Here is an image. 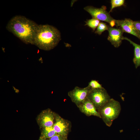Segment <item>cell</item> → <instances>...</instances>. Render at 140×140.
Segmentation results:
<instances>
[{
    "mask_svg": "<svg viewBox=\"0 0 140 140\" xmlns=\"http://www.w3.org/2000/svg\"><path fill=\"white\" fill-rule=\"evenodd\" d=\"M133 23L135 28L140 35V21H134Z\"/></svg>",
    "mask_w": 140,
    "mask_h": 140,
    "instance_id": "cell-19",
    "label": "cell"
},
{
    "mask_svg": "<svg viewBox=\"0 0 140 140\" xmlns=\"http://www.w3.org/2000/svg\"><path fill=\"white\" fill-rule=\"evenodd\" d=\"M133 21L129 18L121 20L115 19V25L121 29L123 32L130 33L140 39V35L134 26Z\"/></svg>",
    "mask_w": 140,
    "mask_h": 140,
    "instance_id": "cell-9",
    "label": "cell"
},
{
    "mask_svg": "<svg viewBox=\"0 0 140 140\" xmlns=\"http://www.w3.org/2000/svg\"><path fill=\"white\" fill-rule=\"evenodd\" d=\"M54 117V122L53 127L57 134L67 137L71 131V122L70 121L62 118L55 113Z\"/></svg>",
    "mask_w": 140,
    "mask_h": 140,
    "instance_id": "cell-5",
    "label": "cell"
},
{
    "mask_svg": "<svg viewBox=\"0 0 140 140\" xmlns=\"http://www.w3.org/2000/svg\"><path fill=\"white\" fill-rule=\"evenodd\" d=\"M38 140H49L48 139H45L40 137Z\"/></svg>",
    "mask_w": 140,
    "mask_h": 140,
    "instance_id": "cell-20",
    "label": "cell"
},
{
    "mask_svg": "<svg viewBox=\"0 0 140 140\" xmlns=\"http://www.w3.org/2000/svg\"><path fill=\"white\" fill-rule=\"evenodd\" d=\"M123 39L129 41L134 47V55L133 61L135 68H137L140 66V45L135 43L126 37H123Z\"/></svg>",
    "mask_w": 140,
    "mask_h": 140,
    "instance_id": "cell-12",
    "label": "cell"
},
{
    "mask_svg": "<svg viewBox=\"0 0 140 140\" xmlns=\"http://www.w3.org/2000/svg\"><path fill=\"white\" fill-rule=\"evenodd\" d=\"M92 89L88 85L83 88L76 86L68 92V95L72 101L77 106L87 97Z\"/></svg>",
    "mask_w": 140,
    "mask_h": 140,
    "instance_id": "cell-7",
    "label": "cell"
},
{
    "mask_svg": "<svg viewBox=\"0 0 140 140\" xmlns=\"http://www.w3.org/2000/svg\"><path fill=\"white\" fill-rule=\"evenodd\" d=\"M109 35L108 40L115 47H118L122 43L123 39L122 29L120 28H114L108 26Z\"/></svg>",
    "mask_w": 140,
    "mask_h": 140,
    "instance_id": "cell-10",
    "label": "cell"
},
{
    "mask_svg": "<svg viewBox=\"0 0 140 140\" xmlns=\"http://www.w3.org/2000/svg\"><path fill=\"white\" fill-rule=\"evenodd\" d=\"M38 25L25 16L16 15L9 20L6 28L24 43L33 45L34 37Z\"/></svg>",
    "mask_w": 140,
    "mask_h": 140,
    "instance_id": "cell-1",
    "label": "cell"
},
{
    "mask_svg": "<svg viewBox=\"0 0 140 140\" xmlns=\"http://www.w3.org/2000/svg\"><path fill=\"white\" fill-rule=\"evenodd\" d=\"M54 113L49 108L41 112L36 118L37 122L41 129L53 126L55 120Z\"/></svg>",
    "mask_w": 140,
    "mask_h": 140,
    "instance_id": "cell-8",
    "label": "cell"
},
{
    "mask_svg": "<svg viewBox=\"0 0 140 140\" xmlns=\"http://www.w3.org/2000/svg\"><path fill=\"white\" fill-rule=\"evenodd\" d=\"M108 26L106 25V24L104 22H101L100 23L97 27L95 33L100 35L105 31L108 30Z\"/></svg>",
    "mask_w": 140,
    "mask_h": 140,
    "instance_id": "cell-15",
    "label": "cell"
},
{
    "mask_svg": "<svg viewBox=\"0 0 140 140\" xmlns=\"http://www.w3.org/2000/svg\"><path fill=\"white\" fill-rule=\"evenodd\" d=\"M100 20L92 18L87 20L85 22L86 24L85 25H87L92 29L93 31L95 30L100 23Z\"/></svg>",
    "mask_w": 140,
    "mask_h": 140,
    "instance_id": "cell-14",
    "label": "cell"
},
{
    "mask_svg": "<svg viewBox=\"0 0 140 140\" xmlns=\"http://www.w3.org/2000/svg\"><path fill=\"white\" fill-rule=\"evenodd\" d=\"M61 39L59 31L48 24L39 25L34 37L33 45L46 51L53 49Z\"/></svg>",
    "mask_w": 140,
    "mask_h": 140,
    "instance_id": "cell-2",
    "label": "cell"
},
{
    "mask_svg": "<svg viewBox=\"0 0 140 140\" xmlns=\"http://www.w3.org/2000/svg\"><path fill=\"white\" fill-rule=\"evenodd\" d=\"M84 9L91 15L92 18L106 22L109 24L115 20L106 10L105 6H103L101 8H97L88 6L84 7Z\"/></svg>",
    "mask_w": 140,
    "mask_h": 140,
    "instance_id": "cell-6",
    "label": "cell"
},
{
    "mask_svg": "<svg viewBox=\"0 0 140 140\" xmlns=\"http://www.w3.org/2000/svg\"><path fill=\"white\" fill-rule=\"evenodd\" d=\"M49 140H68L67 137H66L56 134L52 137L49 138Z\"/></svg>",
    "mask_w": 140,
    "mask_h": 140,
    "instance_id": "cell-18",
    "label": "cell"
},
{
    "mask_svg": "<svg viewBox=\"0 0 140 140\" xmlns=\"http://www.w3.org/2000/svg\"><path fill=\"white\" fill-rule=\"evenodd\" d=\"M77 107L81 112L87 116H94L101 118L99 113L87 97Z\"/></svg>",
    "mask_w": 140,
    "mask_h": 140,
    "instance_id": "cell-11",
    "label": "cell"
},
{
    "mask_svg": "<svg viewBox=\"0 0 140 140\" xmlns=\"http://www.w3.org/2000/svg\"><path fill=\"white\" fill-rule=\"evenodd\" d=\"M121 107L119 102L113 99L110 100L98 111L104 122L110 127L120 113Z\"/></svg>",
    "mask_w": 140,
    "mask_h": 140,
    "instance_id": "cell-3",
    "label": "cell"
},
{
    "mask_svg": "<svg viewBox=\"0 0 140 140\" xmlns=\"http://www.w3.org/2000/svg\"><path fill=\"white\" fill-rule=\"evenodd\" d=\"M41 129L40 137L45 139H49L57 134L53 127H46Z\"/></svg>",
    "mask_w": 140,
    "mask_h": 140,
    "instance_id": "cell-13",
    "label": "cell"
},
{
    "mask_svg": "<svg viewBox=\"0 0 140 140\" xmlns=\"http://www.w3.org/2000/svg\"><path fill=\"white\" fill-rule=\"evenodd\" d=\"M88 86L92 89L101 88H103L102 85L95 80H92L88 83Z\"/></svg>",
    "mask_w": 140,
    "mask_h": 140,
    "instance_id": "cell-17",
    "label": "cell"
},
{
    "mask_svg": "<svg viewBox=\"0 0 140 140\" xmlns=\"http://www.w3.org/2000/svg\"><path fill=\"white\" fill-rule=\"evenodd\" d=\"M124 2L125 1L124 0H111V8L109 13L111 12L115 8L123 5Z\"/></svg>",
    "mask_w": 140,
    "mask_h": 140,
    "instance_id": "cell-16",
    "label": "cell"
},
{
    "mask_svg": "<svg viewBox=\"0 0 140 140\" xmlns=\"http://www.w3.org/2000/svg\"><path fill=\"white\" fill-rule=\"evenodd\" d=\"M87 98L93 104L97 111L111 99L107 91L103 87L92 89Z\"/></svg>",
    "mask_w": 140,
    "mask_h": 140,
    "instance_id": "cell-4",
    "label": "cell"
}]
</instances>
